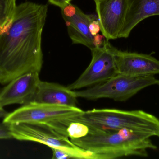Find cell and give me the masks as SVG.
Returning a JSON list of instances; mask_svg holds the SVG:
<instances>
[{"mask_svg": "<svg viewBox=\"0 0 159 159\" xmlns=\"http://www.w3.org/2000/svg\"><path fill=\"white\" fill-rule=\"evenodd\" d=\"M48 10L47 5L22 3L0 28V84L5 85L22 75L41 72L42 34Z\"/></svg>", "mask_w": 159, "mask_h": 159, "instance_id": "1", "label": "cell"}, {"mask_svg": "<svg viewBox=\"0 0 159 159\" xmlns=\"http://www.w3.org/2000/svg\"><path fill=\"white\" fill-rule=\"evenodd\" d=\"M151 137L127 129L111 131L90 129L85 137L70 140L80 148L91 153L92 159H112L129 156L148 157V150L157 149Z\"/></svg>", "mask_w": 159, "mask_h": 159, "instance_id": "2", "label": "cell"}, {"mask_svg": "<svg viewBox=\"0 0 159 159\" xmlns=\"http://www.w3.org/2000/svg\"><path fill=\"white\" fill-rule=\"evenodd\" d=\"M81 122L90 129L111 131L127 129L159 137V119L143 110L93 109L83 111L70 120Z\"/></svg>", "mask_w": 159, "mask_h": 159, "instance_id": "3", "label": "cell"}, {"mask_svg": "<svg viewBox=\"0 0 159 159\" xmlns=\"http://www.w3.org/2000/svg\"><path fill=\"white\" fill-rule=\"evenodd\" d=\"M83 110L76 107L38 103L31 102L8 114L3 123L41 124L57 131L66 128L71 119L79 115Z\"/></svg>", "mask_w": 159, "mask_h": 159, "instance_id": "4", "label": "cell"}, {"mask_svg": "<svg viewBox=\"0 0 159 159\" xmlns=\"http://www.w3.org/2000/svg\"><path fill=\"white\" fill-rule=\"evenodd\" d=\"M154 76L136 77L117 74L107 81L83 90L75 91L77 98L89 100L107 98L126 101L147 87L157 85Z\"/></svg>", "mask_w": 159, "mask_h": 159, "instance_id": "5", "label": "cell"}, {"mask_svg": "<svg viewBox=\"0 0 159 159\" xmlns=\"http://www.w3.org/2000/svg\"><path fill=\"white\" fill-rule=\"evenodd\" d=\"M13 138L20 141L36 142L50 148H59L69 152L75 159H92V154L80 148L69 137L52 128L41 124L14 123L9 124Z\"/></svg>", "mask_w": 159, "mask_h": 159, "instance_id": "6", "label": "cell"}, {"mask_svg": "<svg viewBox=\"0 0 159 159\" xmlns=\"http://www.w3.org/2000/svg\"><path fill=\"white\" fill-rule=\"evenodd\" d=\"M117 49L107 39L102 46L91 50V61L87 69L68 87L75 91L95 86L110 79L117 74L115 54Z\"/></svg>", "mask_w": 159, "mask_h": 159, "instance_id": "7", "label": "cell"}, {"mask_svg": "<svg viewBox=\"0 0 159 159\" xmlns=\"http://www.w3.org/2000/svg\"><path fill=\"white\" fill-rule=\"evenodd\" d=\"M95 3L102 35L108 40L117 39L126 17L128 0H98Z\"/></svg>", "mask_w": 159, "mask_h": 159, "instance_id": "8", "label": "cell"}, {"mask_svg": "<svg viewBox=\"0 0 159 159\" xmlns=\"http://www.w3.org/2000/svg\"><path fill=\"white\" fill-rule=\"evenodd\" d=\"M61 10L73 44L83 45L90 50L95 48V36L92 35L90 26L96 16L85 14L77 6L71 3L61 8Z\"/></svg>", "mask_w": 159, "mask_h": 159, "instance_id": "9", "label": "cell"}, {"mask_svg": "<svg viewBox=\"0 0 159 159\" xmlns=\"http://www.w3.org/2000/svg\"><path fill=\"white\" fill-rule=\"evenodd\" d=\"M115 58L117 74L136 77L159 74V60L151 55L117 49Z\"/></svg>", "mask_w": 159, "mask_h": 159, "instance_id": "10", "label": "cell"}, {"mask_svg": "<svg viewBox=\"0 0 159 159\" xmlns=\"http://www.w3.org/2000/svg\"><path fill=\"white\" fill-rule=\"evenodd\" d=\"M40 81L38 72L29 73L13 79L0 92V107L31 102Z\"/></svg>", "mask_w": 159, "mask_h": 159, "instance_id": "11", "label": "cell"}, {"mask_svg": "<svg viewBox=\"0 0 159 159\" xmlns=\"http://www.w3.org/2000/svg\"><path fill=\"white\" fill-rule=\"evenodd\" d=\"M77 98L75 91L68 87L41 80L32 102L76 107Z\"/></svg>", "mask_w": 159, "mask_h": 159, "instance_id": "12", "label": "cell"}, {"mask_svg": "<svg viewBox=\"0 0 159 159\" xmlns=\"http://www.w3.org/2000/svg\"><path fill=\"white\" fill-rule=\"evenodd\" d=\"M159 15V0H128L126 17L119 38H128L134 28L147 18Z\"/></svg>", "mask_w": 159, "mask_h": 159, "instance_id": "13", "label": "cell"}, {"mask_svg": "<svg viewBox=\"0 0 159 159\" xmlns=\"http://www.w3.org/2000/svg\"><path fill=\"white\" fill-rule=\"evenodd\" d=\"M88 126L77 121L70 122L66 129V135L70 139H79L85 137L89 132Z\"/></svg>", "mask_w": 159, "mask_h": 159, "instance_id": "14", "label": "cell"}, {"mask_svg": "<svg viewBox=\"0 0 159 159\" xmlns=\"http://www.w3.org/2000/svg\"><path fill=\"white\" fill-rule=\"evenodd\" d=\"M16 7V0H0V28L10 19Z\"/></svg>", "mask_w": 159, "mask_h": 159, "instance_id": "15", "label": "cell"}, {"mask_svg": "<svg viewBox=\"0 0 159 159\" xmlns=\"http://www.w3.org/2000/svg\"><path fill=\"white\" fill-rule=\"evenodd\" d=\"M52 151V159H66L74 158L71 154L67 151L59 148H51Z\"/></svg>", "mask_w": 159, "mask_h": 159, "instance_id": "16", "label": "cell"}, {"mask_svg": "<svg viewBox=\"0 0 159 159\" xmlns=\"http://www.w3.org/2000/svg\"><path fill=\"white\" fill-rule=\"evenodd\" d=\"M13 138L10 131L9 124L3 123L0 124V139Z\"/></svg>", "mask_w": 159, "mask_h": 159, "instance_id": "17", "label": "cell"}, {"mask_svg": "<svg viewBox=\"0 0 159 159\" xmlns=\"http://www.w3.org/2000/svg\"><path fill=\"white\" fill-rule=\"evenodd\" d=\"M90 30L92 35L94 36L98 34L100 31H101V28L97 16H96L91 23Z\"/></svg>", "mask_w": 159, "mask_h": 159, "instance_id": "18", "label": "cell"}, {"mask_svg": "<svg viewBox=\"0 0 159 159\" xmlns=\"http://www.w3.org/2000/svg\"><path fill=\"white\" fill-rule=\"evenodd\" d=\"M72 0H48V2L51 4L61 8L66 5L70 3Z\"/></svg>", "mask_w": 159, "mask_h": 159, "instance_id": "19", "label": "cell"}, {"mask_svg": "<svg viewBox=\"0 0 159 159\" xmlns=\"http://www.w3.org/2000/svg\"><path fill=\"white\" fill-rule=\"evenodd\" d=\"M9 113L5 111L3 108L0 107V118H5Z\"/></svg>", "mask_w": 159, "mask_h": 159, "instance_id": "20", "label": "cell"}, {"mask_svg": "<svg viewBox=\"0 0 159 159\" xmlns=\"http://www.w3.org/2000/svg\"><path fill=\"white\" fill-rule=\"evenodd\" d=\"M157 85L158 86H159V80L158 82V83H157Z\"/></svg>", "mask_w": 159, "mask_h": 159, "instance_id": "21", "label": "cell"}, {"mask_svg": "<svg viewBox=\"0 0 159 159\" xmlns=\"http://www.w3.org/2000/svg\"><path fill=\"white\" fill-rule=\"evenodd\" d=\"M93 1H94V2H97V1H98V0H93Z\"/></svg>", "mask_w": 159, "mask_h": 159, "instance_id": "22", "label": "cell"}]
</instances>
